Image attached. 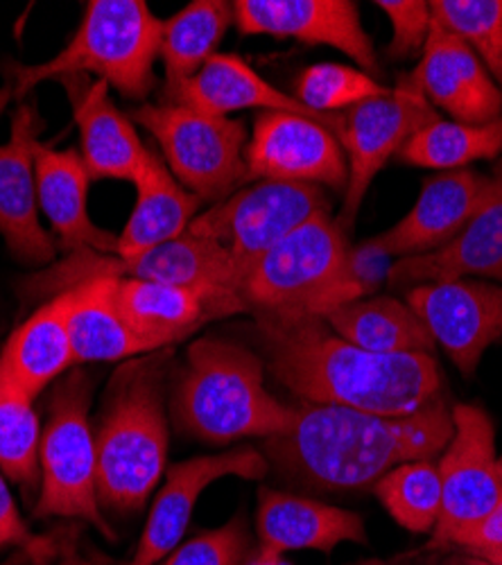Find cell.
<instances>
[{"mask_svg":"<svg viewBox=\"0 0 502 565\" xmlns=\"http://www.w3.org/2000/svg\"><path fill=\"white\" fill-rule=\"evenodd\" d=\"M265 369L299 401L407 416L439 401L435 355H383L342 340L327 319L254 315Z\"/></svg>","mask_w":502,"mask_h":565,"instance_id":"1","label":"cell"},{"mask_svg":"<svg viewBox=\"0 0 502 565\" xmlns=\"http://www.w3.org/2000/svg\"><path fill=\"white\" fill-rule=\"evenodd\" d=\"M452 430V407L441 398L407 416L299 401L290 430L265 439V459L299 487L351 493L400 463L435 459Z\"/></svg>","mask_w":502,"mask_h":565,"instance_id":"2","label":"cell"},{"mask_svg":"<svg viewBox=\"0 0 502 565\" xmlns=\"http://www.w3.org/2000/svg\"><path fill=\"white\" fill-rule=\"evenodd\" d=\"M172 416L186 435L206 444L269 439L290 430L295 407L265 387V360L222 338H202L172 392Z\"/></svg>","mask_w":502,"mask_h":565,"instance_id":"3","label":"cell"},{"mask_svg":"<svg viewBox=\"0 0 502 565\" xmlns=\"http://www.w3.org/2000/svg\"><path fill=\"white\" fill-rule=\"evenodd\" d=\"M165 351L125 364L109 385L98 446V495L114 511H139L159 484L168 459L163 403Z\"/></svg>","mask_w":502,"mask_h":565,"instance_id":"4","label":"cell"},{"mask_svg":"<svg viewBox=\"0 0 502 565\" xmlns=\"http://www.w3.org/2000/svg\"><path fill=\"white\" fill-rule=\"evenodd\" d=\"M163 23L143 0H90L66 49L36 66L10 68L14 98L41 82L71 75H96L122 98L143 100L154 86Z\"/></svg>","mask_w":502,"mask_h":565,"instance_id":"5","label":"cell"},{"mask_svg":"<svg viewBox=\"0 0 502 565\" xmlns=\"http://www.w3.org/2000/svg\"><path fill=\"white\" fill-rule=\"evenodd\" d=\"M133 120L157 138L172 177L200 200L217 204L247 183L243 120L170 103L136 109Z\"/></svg>","mask_w":502,"mask_h":565,"instance_id":"6","label":"cell"},{"mask_svg":"<svg viewBox=\"0 0 502 565\" xmlns=\"http://www.w3.org/2000/svg\"><path fill=\"white\" fill-rule=\"evenodd\" d=\"M351 245L329 211L312 215L247 274L241 297L252 315L314 317Z\"/></svg>","mask_w":502,"mask_h":565,"instance_id":"7","label":"cell"},{"mask_svg":"<svg viewBox=\"0 0 502 565\" xmlns=\"http://www.w3.org/2000/svg\"><path fill=\"white\" fill-rule=\"evenodd\" d=\"M88 401L90 383L79 371L55 392L49 426L41 435V495L36 513L82 518L111 536L100 513L98 446L88 423Z\"/></svg>","mask_w":502,"mask_h":565,"instance_id":"8","label":"cell"},{"mask_svg":"<svg viewBox=\"0 0 502 565\" xmlns=\"http://www.w3.org/2000/svg\"><path fill=\"white\" fill-rule=\"evenodd\" d=\"M329 211L319 185L258 181L200 213L189 231L213 241L238 267L241 286L254 265L312 215Z\"/></svg>","mask_w":502,"mask_h":565,"instance_id":"9","label":"cell"},{"mask_svg":"<svg viewBox=\"0 0 502 565\" xmlns=\"http://www.w3.org/2000/svg\"><path fill=\"white\" fill-rule=\"evenodd\" d=\"M437 118L439 116L413 75L403 77L387 96L364 100L340 114L335 138L340 140L349 166L340 226H353L376 174L400 152L409 136H415Z\"/></svg>","mask_w":502,"mask_h":565,"instance_id":"10","label":"cell"},{"mask_svg":"<svg viewBox=\"0 0 502 565\" xmlns=\"http://www.w3.org/2000/svg\"><path fill=\"white\" fill-rule=\"evenodd\" d=\"M452 439L437 463L441 476V515L430 547L450 545L455 534L480 521L502 500L491 416L482 407L460 403L452 407Z\"/></svg>","mask_w":502,"mask_h":565,"instance_id":"11","label":"cell"},{"mask_svg":"<svg viewBox=\"0 0 502 565\" xmlns=\"http://www.w3.org/2000/svg\"><path fill=\"white\" fill-rule=\"evenodd\" d=\"M247 181H297L346 191L349 166L335 134L295 114L263 111L245 148Z\"/></svg>","mask_w":502,"mask_h":565,"instance_id":"12","label":"cell"},{"mask_svg":"<svg viewBox=\"0 0 502 565\" xmlns=\"http://www.w3.org/2000/svg\"><path fill=\"white\" fill-rule=\"evenodd\" d=\"M405 301L467 379L476 373L484 351L502 338L500 286L464 278L430 282L409 290Z\"/></svg>","mask_w":502,"mask_h":565,"instance_id":"13","label":"cell"},{"mask_svg":"<svg viewBox=\"0 0 502 565\" xmlns=\"http://www.w3.org/2000/svg\"><path fill=\"white\" fill-rule=\"evenodd\" d=\"M269 461L256 448H236L222 455L193 457L168 468L141 543L127 565H159L186 534L193 509L213 482L224 478L260 480L267 476Z\"/></svg>","mask_w":502,"mask_h":565,"instance_id":"14","label":"cell"},{"mask_svg":"<svg viewBox=\"0 0 502 565\" xmlns=\"http://www.w3.org/2000/svg\"><path fill=\"white\" fill-rule=\"evenodd\" d=\"M234 23L241 34H269L310 45H329L376 71V53L351 0H236Z\"/></svg>","mask_w":502,"mask_h":565,"instance_id":"15","label":"cell"},{"mask_svg":"<svg viewBox=\"0 0 502 565\" xmlns=\"http://www.w3.org/2000/svg\"><path fill=\"white\" fill-rule=\"evenodd\" d=\"M41 118L34 105H21L12 116V136L0 146V235L10 252L34 265L55 260L57 247L39 222L36 157L41 152Z\"/></svg>","mask_w":502,"mask_h":565,"instance_id":"16","label":"cell"},{"mask_svg":"<svg viewBox=\"0 0 502 565\" xmlns=\"http://www.w3.org/2000/svg\"><path fill=\"white\" fill-rule=\"evenodd\" d=\"M430 105L464 125H489L502 118V90L471 45L432 21L424 55L413 73Z\"/></svg>","mask_w":502,"mask_h":565,"instance_id":"17","label":"cell"},{"mask_svg":"<svg viewBox=\"0 0 502 565\" xmlns=\"http://www.w3.org/2000/svg\"><path fill=\"white\" fill-rule=\"evenodd\" d=\"M487 193L489 174L467 168L439 172L424 183L415 209L374 241L392 258L441 252L467 228Z\"/></svg>","mask_w":502,"mask_h":565,"instance_id":"18","label":"cell"},{"mask_svg":"<svg viewBox=\"0 0 502 565\" xmlns=\"http://www.w3.org/2000/svg\"><path fill=\"white\" fill-rule=\"evenodd\" d=\"M118 308L133 335L141 338L152 353L189 338L211 319L247 312L238 295L139 278H120Z\"/></svg>","mask_w":502,"mask_h":565,"instance_id":"19","label":"cell"},{"mask_svg":"<svg viewBox=\"0 0 502 565\" xmlns=\"http://www.w3.org/2000/svg\"><path fill=\"white\" fill-rule=\"evenodd\" d=\"M464 276L502 280V159L489 174V193L480 211L458 238L441 252L394 260L387 282L392 288L430 286Z\"/></svg>","mask_w":502,"mask_h":565,"instance_id":"20","label":"cell"},{"mask_svg":"<svg viewBox=\"0 0 502 565\" xmlns=\"http://www.w3.org/2000/svg\"><path fill=\"white\" fill-rule=\"evenodd\" d=\"M60 84L68 93L88 177L133 183L146 163L148 148L109 98V84L90 82L86 75L62 77Z\"/></svg>","mask_w":502,"mask_h":565,"instance_id":"21","label":"cell"},{"mask_svg":"<svg viewBox=\"0 0 502 565\" xmlns=\"http://www.w3.org/2000/svg\"><path fill=\"white\" fill-rule=\"evenodd\" d=\"M260 561H274L286 552H333L340 543H367L364 521L346 509L310 498L260 489L258 511Z\"/></svg>","mask_w":502,"mask_h":565,"instance_id":"22","label":"cell"},{"mask_svg":"<svg viewBox=\"0 0 502 565\" xmlns=\"http://www.w3.org/2000/svg\"><path fill=\"white\" fill-rule=\"evenodd\" d=\"M170 105H184L209 116H229L243 109H265L295 114L322 122L333 134L340 129V114L324 116L303 107L297 98L271 86L238 55L215 53L184 86L177 90Z\"/></svg>","mask_w":502,"mask_h":565,"instance_id":"23","label":"cell"},{"mask_svg":"<svg viewBox=\"0 0 502 565\" xmlns=\"http://www.w3.org/2000/svg\"><path fill=\"white\" fill-rule=\"evenodd\" d=\"M88 170L75 150L41 148L36 157L39 209L53 224L66 252L90 249L116 256L118 238L94 224L88 215Z\"/></svg>","mask_w":502,"mask_h":565,"instance_id":"24","label":"cell"},{"mask_svg":"<svg viewBox=\"0 0 502 565\" xmlns=\"http://www.w3.org/2000/svg\"><path fill=\"white\" fill-rule=\"evenodd\" d=\"M133 185L136 206L118 235V258L141 256L184 235L202 204L197 195L177 183L165 161L152 150H148L146 163Z\"/></svg>","mask_w":502,"mask_h":565,"instance_id":"25","label":"cell"},{"mask_svg":"<svg viewBox=\"0 0 502 565\" xmlns=\"http://www.w3.org/2000/svg\"><path fill=\"white\" fill-rule=\"evenodd\" d=\"M118 282L120 278L98 276L62 292L75 364L114 362L152 353L141 338L133 335L120 315Z\"/></svg>","mask_w":502,"mask_h":565,"instance_id":"26","label":"cell"},{"mask_svg":"<svg viewBox=\"0 0 502 565\" xmlns=\"http://www.w3.org/2000/svg\"><path fill=\"white\" fill-rule=\"evenodd\" d=\"M75 364L64 295L41 306L21 323L0 353V371L32 398Z\"/></svg>","mask_w":502,"mask_h":565,"instance_id":"27","label":"cell"},{"mask_svg":"<svg viewBox=\"0 0 502 565\" xmlns=\"http://www.w3.org/2000/svg\"><path fill=\"white\" fill-rule=\"evenodd\" d=\"M333 331L372 353L383 355H432L437 342L426 321L394 297H372L349 303L327 317Z\"/></svg>","mask_w":502,"mask_h":565,"instance_id":"28","label":"cell"},{"mask_svg":"<svg viewBox=\"0 0 502 565\" xmlns=\"http://www.w3.org/2000/svg\"><path fill=\"white\" fill-rule=\"evenodd\" d=\"M232 23L234 3L226 0H195L163 21L159 57L165 68V103L215 55Z\"/></svg>","mask_w":502,"mask_h":565,"instance_id":"29","label":"cell"},{"mask_svg":"<svg viewBox=\"0 0 502 565\" xmlns=\"http://www.w3.org/2000/svg\"><path fill=\"white\" fill-rule=\"evenodd\" d=\"M502 152V118L489 125H464L458 120H432L407 138L398 159L407 166L428 170H464L480 159H495Z\"/></svg>","mask_w":502,"mask_h":565,"instance_id":"30","label":"cell"},{"mask_svg":"<svg viewBox=\"0 0 502 565\" xmlns=\"http://www.w3.org/2000/svg\"><path fill=\"white\" fill-rule=\"evenodd\" d=\"M394 521L415 534L435 532L441 515V476L432 459L392 468L374 487Z\"/></svg>","mask_w":502,"mask_h":565,"instance_id":"31","label":"cell"},{"mask_svg":"<svg viewBox=\"0 0 502 565\" xmlns=\"http://www.w3.org/2000/svg\"><path fill=\"white\" fill-rule=\"evenodd\" d=\"M32 396L0 371V473L32 487L39 473L41 426Z\"/></svg>","mask_w":502,"mask_h":565,"instance_id":"32","label":"cell"},{"mask_svg":"<svg viewBox=\"0 0 502 565\" xmlns=\"http://www.w3.org/2000/svg\"><path fill=\"white\" fill-rule=\"evenodd\" d=\"M430 14L467 41L502 86V0H435Z\"/></svg>","mask_w":502,"mask_h":565,"instance_id":"33","label":"cell"},{"mask_svg":"<svg viewBox=\"0 0 502 565\" xmlns=\"http://www.w3.org/2000/svg\"><path fill=\"white\" fill-rule=\"evenodd\" d=\"M389 88L372 75L342 64H314L297 82V100L314 114L333 116L364 100L383 98Z\"/></svg>","mask_w":502,"mask_h":565,"instance_id":"34","label":"cell"},{"mask_svg":"<svg viewBox=\"0 0 502 565\" xmlns=\"http://www.w3.org/2000/svg\"><path fill=\"white\" fill-rule=\"evenodd\" d=\"M392 265V256L385 254L374 238L364 241L357 247H351L342 271L331 282L327 295L319 299L314 317L327 319L335 310L362 301V297H376V292L389 276Z\"/></svg>","mask_w":502,"mask_h":565,"instance_id":"35","label":"cell"},{"mask_svg":"<svg viewBox=\"0 0 502 565\" xmlns=\"http://www.w3.org/2000/svg\"><path fill=\"white\" fill-rule=\"evenodd\" d=\"M249 550L247 521L236 515L226 525L197 534L189 543L174 547L161 565H245Z\"/></svg>","mask_w":502,"mask_h":565,"instance_id":"36","label":"cell"},{"mask_svg":"<svg viewBox=\"0 0 502 565\" xmlns=\"http://www.w3.org/2000/svg\"><path fill=\"white\" fill-rule=\"evenodd\" d=\"M376 8H381L392 21V57H407L424 51L432 25L430 3H424V0H378Z\"/></svg>","mask_w":502,"mask_h":565,"instance_id":"37","label":"cell"},{"mask_svg":"<svg viewBox=\"0 0 502 565\" xmlns=\"http://www.w3.org/2000/svg\"><path fill=\"white\" fill-rule=\"evenodd\" d=\"M450 545L462 547L471 558L500 563L502 561V500L473 525H467L452 536Z\"/></svg>","mask_w":502,"mask_h":565,"instance_id":"38","label":"cell"},{"mask_svg":"<svg viewBox=\"0 0 502 565\" xmlns=\"http://www.w3.org/2000/svg\"><path fill=\"white\" fill-rule=\"evenodd\" d=\"M32 543L25 523L21 521V513L17 509V502L10 495V489L0 473V550L8 545H21Z\"/></svg>","mask_w":502,"mask_h":565,"instance_id":"39","label":"cell"},{"mask_svg":"<svg viewBox=\"0 0 502 565\" xmlns=\"http://www.w3.org/2000/svg\"><path fill=\"white\" fill-rule=\"evenodd\" d=\"M14 98V93H12V86H3L0 88V114L6 111V107H8V103Z\"/></svg>","mask_w":502,"mask_h":565,"instance_id":"40","label":"cell"},{"mask_svg":"<svg viewBox=\"0 0 502 565\" xmlns=\"http://www.w3.org/2000/svg\"><path fill=\"white\" fill-rule=\"evenodd\" d=\"M60 565H94V563H88V561H84V558H79L75 554H66Z\"/></svg>","mask_w":502,"mask_h":565,"instance_id":"41","label":"cell"},{"mask_svg":"<svg viewBox=\"0 0 502 565\" xmlns=\"http://www.w3.org/2000/svg\"><path fill=\"white\" fill-rule=\"evenodd\" d=\"M464 565H502V561H500V563H487V561H478V558H469V561H464Z\"/></svg>","mask_w":502,"mask_h":565,"instance_id":"42","label":"cell"},{"mask_svg":"<svg viewBox=\"0 0 502 565\" xmlns=\"http://www.w3.org/2000/svg\"><path fill=\"white\" fill-rule=\"evenodd\" d=\"M498 476H500V482H502V457H498Z\"/></svg>","mask_w":502,"mask_h":565,"instance_id":"43","label":"cell"}]
</instances>
